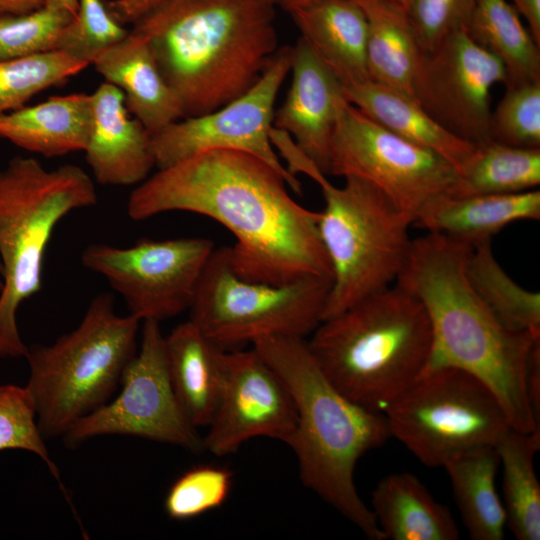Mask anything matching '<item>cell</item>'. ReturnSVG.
Here are the masks:
<instances>
[{"instance_id": "cell-1", "label": "cell", "mask_w": 540, "mask_h": 540, "mask_svg": "<svg viewBox=\"0 0 540 540\" xmlns=\"http://www.w3.org/2000/svg\"><path fill=\"white\" fill-rule=\"evenodd\" d=\"M288 187L278 170L256 156L209 150L147 177L130 194L127 213L145 220L185 211L217 221L233 234L231 265L247 281L332 280L318 231L320 214L296 202Z\"/></svg>"}, {"instance_id": "cell-2", "label": "cell", "mask_w": 540, "mask_h": 540, "mask_svg": "<svg viewBox=\"0 0 540 540\" xmlns=\"http://www.w3.org/2000/svg\"><path fill=\"white\" fill-rule=\"evenodd\" d=\"M472 246L429 233L413 239L396 283L416 297L430 321L432 344L423 373L463 370L485 384L502 405L510 426L540 428L527 393V372L540 336L506 328L472 288L466 263Z\"/></svg>"}, {"instance_id": "cell-3", "label": "cell", "mask_w": 540, "mask_h": 540, "mask_svg": "<svg viewBox=\"0 0 540 540\" xmlns=\"http://www.w3.org/2000/svg\"><path fill=\"white\" fill-rule=\"evenodd\" d=\"M272 0H164L132 25L148 43L184 117L250 89L277 53Z\"/></svg>"}, {"instance_id": "cell-4", "label": "cell", "mask_w": 540, "mask_h": 540, "mask_svg": "<svg viewBox=\"0 0 540 540\" xmlns=\"http://www.w3.org/2000/svg\"><path fill=\"white\" fill-rule=\"evenodd\" d=\"M253 347L294 401L296 425L287 444L296 455L301 482L369 539L385 540L354 482L358 460L391 437L385 415L341 393L320 369L305 338L267 337Z\"/></svg>"}, {"instance_id": "cell-5", "label": "cell", "mask_w": 540, "mask_h": 540, "mask_svg": "<svg viewBox=\"0 0 540 540\" xmlns=\"http://www.w3.org/2000/svg\"><path fill=\"white\" fill-rule=\"evenodd\" d=\"M307 343L341 393L383 413L423 372L432 333L420 301L394 284L323 320Z\"/></svg>"}, {"instance_id": "cell-6", "label": "cell", "mask_w": 540, "mask_h": 540, "mask_svg": "<svg viewBox=\"0 0 540 540\" xmlns=\"http://www.w3.org/2000/svg\"><path fill=\"white\" fill-rule=\"evenodd\" d=\"M91 177L79 166L48 170L31 157L17 156L0 170V358L25 357L16 312L42 287L48 243L70 212L94 206Z\"/></svg>"}, {"instance_id": "cell-7", "label": "cell", "mask_w": 540, "mask_h": 540, "mask_svg": "<svg viewBox=\"0 0 540 540\" xmlns=\"http://www.w3.org/2000/svg\"><path fill=\"white\" fill-rule=\"evenodd\" d=\"M140 321L117 315L113 296L97 295L80 324L52 345L33 346L25 356V386L44 436H63L77 421L110 401L136 354Z\"/></svg>"}, {"instance_id": "cell-8", "label": "cell", "mask_w": 540, "mask_h": 540, "mask_svg": "<svg viewBox=\"0 0 540 540\" xmlns=\"http://www.w3.org/2000/svg\"><path fill=\"white\" fill-rule=\"evenodd\" d=\"M344 179L342 187L328 179L319 185L318 231L332 271L323 320L394 285L413 241L409 214L370 183Z\"/></svg>"}, {"instance_id": "cell-9", "label": "cell", "mask_w": 540, "mask_h": 540, "mask_svg": "<svg viewBox=\"0 0 540 540\" xmlns=\"http://www.w3.org/2000/svg\"><path fill=\"white\" fill-rule=\"evenodd\" d=\"M331 283L322 277L285 284L247 281L234 272L229 246L215 248L189 320L223 349L274 336L305 338L323 320Z\"/></svg>"}, {"instance_id": "cell-10", "label": "cell", "mask_w": 540, "mask_h": 540, "mask_svg": "<svg viewBox=\"0 0 540 540\" xmlns=\"http://www.w3.org/2000/svg\"><path fill=\"white\" fill-rule=\"evenodd\" d=\"M383 414L391 437L428 467H443L464 453L496 447L512 428L492 391L453 367L421 374Z\"/></svg>"}, {"instance_id": "cell-11", "label": "cell", "mask_w": 540, "mask_h": 540, "mask_svg": "<svg viewBox=\"0 0 540 540\" xmlns=\"http://www.w3.org/2000/svg\"><path fill=\"white\" fill-rule=\"evenodd\" d=\"M366 181L414 219L448 193L457 172L444 158L381 126L346 103L335 126L328 173Z\"/></svg>"}, {"instance_id": "cell-12", "label": "cell", "mask_w": 540, "mask_h": 540, "mask_svg": "<svg viewBox=\"0 0 540 540\" xmlns=\"http://www.w3.org/2000/svg\"><path fill=\"white\" fill-rule=\"evenodd\" d=\"M159 323L143 320L140 349L122 374L120 393L63 435L67 447L98 436L126 435L168 443L196 454L205 451L203 437L186 416L172 388L165 336Z\"/></svg>"}, {"instance_id": "cell-13", "label": "cell", "mask_w": 540, "mask_h": 540, "mask_svg": "<svg viewBox=\"0 0 540 540\" xmlns=\"http://www.w3.org/2000/svg\"><path fill=\"white\" fill-rule=\"evenodd\" d=\"M214 249L211 240L200 237L141 239L126 248L93 243L81 261L106 278L129 314L160 322L190 309Z\"/></svg>"}, {"instance_id": "cell-14", "label": "cell", "mask_w": 540, "mask_h": 540, "mask_svg": "<svg viewBox=\"0 0 540 540\" xmlns=\"http://www.w3.org/2000/svg\"><path fill=\"white\" fill-rule=\"evenodd\" d=\"M291 46L278 49L258 81L242 95L211 112L183 117L151 136L158 169L209 150L245 152L267 162L302 193V185L281 163L270 134L278 92L290 72Z\"/></svg>"}, {"instance_id": "cell-15", "label": "cell", "mask_w": 540, "mask_h": 540, "mask_svg": "<svg viewBox=\"0 0 540 540\" xmlns=\"http://www.w3.org/2000/svg\"><path fill=\"white\" fill-rule=\"evenodd\" d=\"M506 82L502 63L460 28L423 53L413 97L443 128L477 145L490 141L491 90Z\"/></svg>"}, {"instance_id": "cell-16", "label": "cell", "mask_w": 540, "mask_h": 540, "mask_svg": "<svg viewBox=\"0 0 540 540\" xmlns=\"http://www.w3.org/2000/svg\"><path fill=\"white\" fill-rule=\"evenodd\" d=\"M296 418L289 390L254 347L224 351L220 395L203 437L205 451L224 457L256 437L287 444Z\"/></svg>"}, {"instance_id": "cell-17", "label": "cell", "mask_w": 540, "mask_h": 540, "mask_svg": "<svg viewBox=\"0 0 540 540\" xmlns=\"http://www.w3.org/2000/svg\"><path fill=\"white\" fill-rule=\"evenodd\" d=\"M291 47V83L273 127L327 174L332 135L348 101L340 81L301 37Z\"/></svg>"}, {"instance_id": "cell-18", "label": "cell", "mask_w": 540, "mask_h": 540, "mask_svg": "<svg viewBox=\"0 0 540 540\" xmlns=\"http://www.w3.org/2000/svg\"><path fill=\"white\" fill-rule=\"evenodd\" d=\"M86 161L102 185L140 184L155 166L151 134L130 112L123 93L103 82L93 93Z\"/></svg>"}, {"instance_id": "cell-19", "label": "cell", "mask_w": 540, "mask_h": 540, "mask_svg": "<svg viewBox=\"0 0 540 540\" xmlns=\"http://www.w3.org/2000/svg\"><path fill=\"white\" fill-rule=\"evenodd\" d=\"M90 64L123 93L127 109L151 136L184 117L148 43L132 30L98 53Z\"/></svg>"}, {"instance_id": "cell-20", "label": "cell", "mask_w": 540, "mask_h": 540, "mask_svg": "<svg viewBox=\"0 0 540 540\" xmlns=\"http://www.w3.org/2000/svg\"><path fill=\"white\" fill-rule=\"evenodd\" d=\"M540 191L513 194L455 196L442 194L416 215L413 226L475 246L491 242L507 225L539 220Z\"/></svg>"}, {"instance_id": "cell-21", "label": "cell", "mask_w": 540, "mask_h": 540, "mask_svg": "<svg viewBox=\"0 0 540 540\" xmlns=\"http://www.w3.org/2000/svg\"><path fill=\"white\" fill-rule=\"evenodd\" d=\"M288 13L301 38L341 85L369 79L367 21L357 0H312Z\"/></svg>"}, {"instance_id": "cell-22", "label": "cell", "mask_w": 540, "mask_h": 540, "mask_svg": "<svg viewBox=\"0 0 540 540\" xmlns=\"http://www.w3.org/2000/svg\"><path fill=\"white\" fill-rule=\"evenodd\" d=\"M347 101L369 118L448 161L458 173L476 144L447 131L413 98L371 79L342 85Z\"/></svg>"}, {"instance_id": "cell-23", "label": "cell", "mask_w": 540, "mask_h": 540, "mask_svg": "<svg viewBox=\"0 0 540 540\" xmlns=\"http://www.w3.org/2000/svg\"><path fill=\"white\" fill-rule=\"evenodd\" d=\"M92 119L91 94L71 93L0 115V138L48 158L84 151Z\"/></svg>"}, {"instance_id": "cell-24", "label": "cell", "mask_w": 540, "mask_h": 540, "mask_svg": "<svg viewBox=\"0 0 540 540\" xmlns=\"http://www.w3.org/2000/svg\"><path fill=\"white\" fill-rule=\"evenodd\" d=\"M225 350L190 320L177 325L165 337L172 388L186 416L197 428L207 427L215 412Z\"/></svg>"}, {"instance_id": "cell-25", "label": "cell", "mask_w": 540, "mask_h": 540, "mask_svg": "<svg viewBox=\"0 0 540 540\" xmlns=\"http://www.w3.org/2000/svg\"><path fill=\"white\" fill-rule=\"evenodd\" d=\"M372 513L385 540H457L459 530L448 507L408 472L381 479L372 493Z\"/></svg>"}, {"instance_id": "cell-26", "label": "cell", "mask_w": 540, "mask_h": 540, "mask_svg": "<svg viewBox=\"0 0 540 540\" xmlns=\"http://www.w3.org/2000/svg\"><path fill=\"white\" fill-rule=\"evenodd\" d=\"M357 2L367 21L369 79L413 97L414 79L424 52L406 8L386 0Z\"/></svg>"}, {"instance_id": "cell-27", "label": "cell", "mask_w": 540, "mask_h": 540, "mask_svg": "<svg viewBox=\"0 0 540 540\" xmlns=\"http://www.w3.org/2000/svg\"><path fill=\"white\" fill-rule=\"evenodd\" d=\"M499 466L496 447L464 453L443 465L462 522L473 540L504 538L506 512L495 485Z\"/></svg>"}, {"instance_id": "cell-28", "label": "cell", "mask_w": 540, "mask_h": 540, "mask_svg": "<svg viewBox=\"0 0 540 540\" xmlns=\"http://www.w3.org/2000/svg\"><path fill=\"white\" fill-rule=\"evenodd\" d=\"M466 30L502 63L505 85L540 81V45L507 0H476Z\"/></svg>"}, {"instance_id": "cell-29", "label": "cell", "mask_w": 540, "mask_h": 540, "mask_svg": "<svg viewBox=\"0 0 540 540\" xmlns=\"http://www.w3.org/2000/svg\"><path fill=\"white\" fill-rule=\"evenodd\" d=\"M539 449L540 428L530 433L510 428L496 445L506 525L518 540L540 539V485L534 468Z\"/></svg>"}, {"instance_id": "cell-30", "label": "cell", "mask_w": 540, "mask_h": 540, "mask_svg": "<svg viewBox=\"0 0 540 540\" xmlns=\"http://www.w3.org/2000/svg\"><path fill=\"white\" fill-rule=\"evenodd\" d=\"M540 185V148L514 147L494 141L477 144L447 194H513Z\"/></svg>"}, {"instance_id": "cell-31", "label": "cell", "mask_w": 540, "mask_h": 540, "mask_svg": "<svg viewBox=\"0 0 540 540\" xmlns=\"http://www.w3.org/2000/svg\"><path fill=\"white\" fill-rule=\"evenodd\" d=\"M466 274L474 291L506 328L540 336V294L521 287L504 271L491 242L471 248Z\"/></svg>"}, {"instance_id": "cell-32", "label": "cell", "mask_w": 540, "mask_h": 540, "mask_svg": "<svg viewBox=\"0 0 540 540\" xmlns=\"http://www.w3.org/2000/svg\"><path fill=\"white\" fill-rule=\"evenodd\" d=\"M88 66L61 50L0 60V115L24 106L41 91L61 84Z\"/></svg>"}, {"instance_id": "cell-33", "label": "cell", "mask_w": 540, "mask_h": 540, "mask_svg": "<svg viewBox=\"0 0 540 540\" xmlns=\"http://www.w3.org/2000/svg\"><path fill=\"white\" fill-rule=\"evenodd\" d=\"M74 16L44 5L22 14H0V60L59 50Z\"/></svg>"}, {"instance_id": "cell-34", "label": "cell", "mask_w": 540, "mask_h": 540, "mask_svg": "<svg viewBox=\"0 0 540 540\" xmlns=\"http://www.w3.org/2000/svg\"><path fill=\"white\" fill-rule=\"evenodd\" d=\"M505 88L490 114V140L514 147L540 148V81Z\"/></svg>"}, {"instance_id": "cell-35", "label": "cell", "mask_w": 540, "mask_h": 540, "mask_svg": "<svg viewBox=\"0 0 540 540\" xmlns=\"http://www.w3.org/2000/svg\"><path fill=\"white\" fill-rule=\"evenodd\" d=\"M233 475L226 468L201 465L183 473L168 490L164 509L174 520L185 521L220 507L228 498Z\"/></svg>"}, {"instance_id": "cell-36", "label": "cell", "mask_w": 540, "mask_h": 540, "mask_svg": "<svg viewBox=\"0 0 540 540\" xmlns=\"http://www.w3.org/2000/svg\"><path fill=\"white\" fill-rule=\"evenodd\" d=\"M18 449L36 454L59 481L60 472L52 461L25 387L0 386V451Z\"/></svg>"}, {"instance_id": "cell-37", "label": "cell", "mask_w": 540, "mask_h": 540, "mask_svg": "<svg viewBox=\"0 0 540 540\" xmlns=\"http://www.w3.org/2000/svg\"><path fill=\"white\" fill-rule=\"evenodd\" d=\"M129 30L116 21L103 0H78V10L60 42L59 50L87 62L124 39Z\"/></svg>"}, {"instance_id": "cell-38", "label": "cell", "mask_w": 540, "mask_h": 540, "mask_svg": "<svg viewBox=\"0 0 540 540\" xmlns=\"http://www.w3.org/2000/svg\"><path fill=\"white\" fill-rule=\"evenodd\" d=\"M476 0H410L408 18L423 52L460 28H466Z\"/></svg>"}, {"instance_id": "cell-39", "label": "cell", "mask_w": 540, "mask_h": 540, "mask_svg": "<svg viewBox=\"0 0 540 540\" xmlns=\"http://www.w3.org/2000/svg\"><path fill=\"white\" fill-rule=\"evenodd\" d=\"M164 0H114L117 16L126 23H133Z\"/></svg>"}, {"instance_id": "cell-40", "label": "cell", "mask_w": 540, "mask_h": 540, "mask_svg": "<svg viewBox=\"0 0 540 540\" xmlns=\"http://www.w3.org/2000/svg\"><path fill=\"white\" fill-rule=\"evenodd\" d=\"M520 16L525 19L528 29L540 45V0H511Z\"/></svg>"}, {"instance_id": "cell-41", "label": "cell", "mask_w": 540, "mask_h": 540, "mask_svg": "<svg viewBox=\"0 0 540 540\" xmlns=\"http://www.w3.org/2000/svg\"><path fill=\"white\" fill-rule=\"evenodd\" d=\"M46 0H0V14H22L43 7Z\"/></svg>"}, {"instance_id": "cell-42", "label": "cell", "mask_w": 540, "mask_h": 540, "mask_svg": "<svg viewBox=\"0 0 540 540\" xmlns=\"http://www.w3.org/2000/svg\"><path fill=\"white\" fill-rule=\"evenodd\" d=\"M45 5L65 10L74 17L78 10V0H46Z\"/></svg>"}, {"instance_id": "cell-43", "label": "cell", "mask_w": 540, "mask_h": 540, "mask_svg": "<svg viewBox=\"0 0 540 540\" xmlns=\"http://www.w3.org/2000/svg\"><path fill=\"white\" fill-rule=\"evenodd\" d=\"M276 7H280L286 12H289L293 8L305 4L312 0H272Z\"/></svg>"}, {"instance_id": "cell-44", "label": "cell", "mask_w": 540, "mask_h": 540, "mask_svg": "<svg viewBox=\"0 0 540 540\" xmlns=\"http://www.w3.org/2000/svg\"><path fill=\"white\" fill-rule=\"evenodd\" d=\"M386 1L401 5V6L405 7V8L408 6V4L410 2V0H386Z\"/></svg>"}, {"instance_id": "cell-45", "label": "cell", "mask_w": 540, "mask_h": 540, "mask_svg": "<svg viewBox=\"0 0 540 540\" xmlns=\"http://www.w3.org/2000/svg\"><path fill=\"white\" fill-rule=\"evenodd\" d=\"M2 274H3V267H2V263L0 261V289H1V286H2Z\"/></svg>"}, {"instance_id": "cell-46", "label": "cell", "mask_w": 540, "mask_h": 540, "mask_svg": "<svg viewBox=\"0 0 540 540\" xmlns=\"http://www.w3.org/2000/svg\"><path fill=\"white\" fill-rule=\"evenodd\" d=\"M103 1H106V0H103Z\"/></svg>"}]
</instances>
